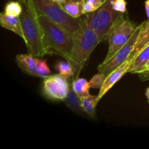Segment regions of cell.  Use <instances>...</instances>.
Returning <instances> with one entry per match:
<instances>
[{
  "mask_svg": "<svg viewBox=\"0 0 149 149\" xmlns=\"http://www.w3.org/2000/svg\"><path fill=\"white\" fill-rule=\"evenodd\" d=\"M22 5L20 23L24 34V42L28 53L35 58L46 55L43 43V31L39 20V15L30 0H17Z\"/></svg>",
  "mask_w": 149,
  "mask_h": 149,
  "instance_id": "6da1fadb",
  "label": "cell"
},
{
  "mask_svg": "<svg viewBox=\"0 0 149 149\" xmlns=\"http://www.w3.org/2000/svg\"><path fill=\"white\" fill-rule=\"evenodd\" d=\"M99 43L100 42L95 32L86 23L85 17H82L81 27L73 36V46L68 61L74 70V79L79 77L90 55Z\"/></svg>",
  "mask_w": 149,
  "mask_h": 149,
  "instance_id": "7a4b0ae2",
  "label": "cell"
},
{
  "mask_svg": "<svg viewBox=\"0 0 149 149\" xmlns=\"http://www.w3.org/2000/svg\"><path fill=\"white\" fill-rule=\"evenodd\" d=\"M43 31V43L46 55H58L66 61L69 60L73 38L57 23L47 16L39 15Z\"/></svg>",
  "mask_w": 149,
  "mask_h": 149,
  "instance_id": "3957f363",
  "label": "cell"
},
{
  "mask_svg": "<svg viewBox=\"0 0 149 149\" xmlns=\"http://www.w3.org/2000/svg\"><path fill=\"white\" fill-rule=\"evenodd\" d=\"M38 15H43L59 24L71 37L80 29L81 17L74 18L67 14L61 4L53 0H30Z\"/></svg>",
  "mask_w": 149,
  "mask_h": 149,
  "instance_id": "277c9868",
  "label": "cell"
},
{
  "mask_svg": "<svg viewBox=\"0 0 149 149\" xmlns=\"http://www.w3.org/2000/svg\"><path fill=\"white\" fill-rule=\"evenodd\" d=\"M123 14L113 8L111 0H106L100 8L88 13L84 17L86 23L95 32L100 42H102L107 41L111 29Z\"/></svg>",
  "mask_w": 149,
  "mask_h": 149,
  "instance_id": "5b68a950",
  "label": "cell"
},
{
  "mask_svg": "<svg viewBox=\"0 0 149 149\" xmlns=\"http://www.w3.org/2000/svg\"><path fill=\"white\" fill-rule=\"evenodd\" d=\"M137 27L138 26L136 23L130 20L127 16L125 14L122 15L109 32L107 39L109 49L103 61H109L116 52L127 43Z\"/></svg>",
  "mask_w": 149,
  "mask_h": 149,
  "instance_id": "8992f818",
  "label": "cell"
},
{
  "mask_svg": "<svg viewBox=\"0 0 149 149\" xmlns=\"http://www.w3.org/2000/svg\"><path fill=\"white\" fill-rule=\"evenodd\" d=\"M143 22L138 26L132 37L125 46L122 47L118 52H116L109 61H103L101 64L97 66V70L99 72L103 73L106 76L109 75L113 70L117 68L119 65L127 61L130 55L133 50V48L136 44L140 33L143 29Z\"/></svg>",
  "mask_w": 149,
  "mask_h": 149,
  "instance_id": "52a82bcc",
  "label": "cell"
},
{
  "mask_svg": "<svg viewBox=\"0 0 149 149\" xmlns=\"http://www.w3.org/2000/svg\"><path fill=\"white\" fill-rule=\"evenodd\" d=\"M67 79L60 74L44 78L43 94L51 100H64L70 90Z\"/></svg>",
  "mask_w": 149,
  "mask_h": 149,
  "instance_id": "ba28073f",
  "label": "cell"
},
{
  "mask_svg": "<svg viewBox=\"0 0 149 149\" xmlns=\"http://www.w3.org/2000/svg\"><path fill=\"white\" fill-rule=\"evenodd\" d=\"M130 63L129 61H125L124 63L119 65L117 68L113 70L112 72H111L109 75L106 76V78L105 79L104 83L101 88L100 89L99 94L97 95V98L100 100L109 91L111 88L125 75L126 73H127V70L129 68Z\"/></svg>",
  "mask_w": 149,
  "mask_h": 149,
  "instance_id": "9c48e42d",
  "label": "cell"
},
{
  "mask_svg": "<svg viewBox=\"0 0 149 149\" xmlns=\"http://www.w3.org/2000/svg\"><path fill=\"white\" fill-rule=\"evenodd\" d=\"M16 63L26 74L38 77L36 59L30 54H19L16 55Z\"/></svg>",
  "mask_w": 149,
  "mask_h": 149,
  "instance_id": "30bf717a",
  "label": "cell"
},
{
  "mask_svg": "<svg viewBox=\"0 0 149 149\" xmlns=\"http://www.w3.org/2000/svg\"><path fill=\"white\" fill-rule=\"evenodd\" d=\"M0 25L4 29L10 30L16 33L24 40V34L22 29L21 23L19 16H11L6 14L4 12L0 14Z\"/></svg>",
  "mask_w": 149,
  "mask_h": 149,
  "instance_id": "8fae6325",
  "label": "cell"
},
{
  "mask_svg": "<svg viewBox=\"0 0 149 149\" xmlns=\"http://www.w3.org/2000/svg\"><path fill=\"white\" fill-rule=\"evenodd\" d=\"M149 60V44L145 47L130 63L127 73L139 74L142 72L146 63Z\"/></svg>",
  "mask_w": 149,
  "mask_h": 149,
  "instance_id": "7c38bea8",
  "label": "cell"
},
{
  "mask_svg": "<svg viewBox=\"0 0 149 149\" xmlns=\"http://www.w3.org/2000/svg\"><path fill=\"white\" fill-rule=\"evenodd\" d=\"M85 0H64L61 6L64 11L74 18H79L83 15Z\"/></svg>",
  "mask_w": 149,
  "mask_h": 149,
  "instance_id": "4fadbf2b",
  "label": "cell"
},
{
  "mask_svg": "<svg viewBox=\"0 0 149 149\" xmlns=\"http://www.w3.org/2000/svg\"><path fill=\"white\" fill-rule=\"evenodd\" d=\"M63 101L73 112L79 115H81V116L86 115L85 112L84 111L82 107H81L80 97L77 95V93L73 90L72 85L70 87L69 91H68V94H67L66 97L64 99Z\"/></svg>",
  "mask_w": 149,
  "mask_h": 149,
  "instance_id": "5bb4252c",
  "label": "cell"
},
{
  "mask_svg": "<svg viewBox=\"0 0 149 149\" xmlns=\"http://www.w3.org/2000/svg\"><path fill=\"white\" fill-rule=\"evenodd\" d=\"M81 107L85 112L86 115L91 119H95L96 117V106L99 102L97 96L88 95L84 97H80Z\"/></svg>",
  "mask_w": 149,
  "mask_h": 149,
  "instance_id": "9a60e30c",
  "label": "cell"
},
{
  "mask_svg": "<svg viewBox=\"0 0 149 149\" xmlns=\"http://www.w3.org/2000/svg\"><path fill=\"white\" fill-rule=\"evenodd\" d=\"M72 88L79 97L90 95V83L84 78L77 77L74 79L72 82Z\"/></svg>",
  "mask_w": 149,
  "mask_h": 149,
  "instance_id": "2e32d148",
  "label": "cell"
},
{
  "mask_svg": "<svg viewBox=\"0 0 149 149\" xmlns=\"http://www.w3.org/2000/svg\"><path fill=\"white\" fill-rule=\"evenodd\" d=\"M55 68L58 71L59 74L64 78L67 79L74 77V70L73 66L68 61H59L55 65Z\"/></svg>",
  "mask_w": 149,
  "mask_h": 149,
  "instance_id": "e0dca14e",
  "label": "cell"
},
{
  "mask_svg": "<svg viewBox=\"0 0 149 149\" xmlns=\"http://www.w3.org/2000/svg\"><path fill=\"white\" fill-rule=\"evenodd\" d=\"M4 13L8 15L20 16L22 13V5L19 1H10L4 6Z\"/></svg>",
  "mask_w": 149,
  "mask_h": 149,
  "instance_id": "ac0fdd59",
  "label": "cell"
},
{
  "mask_svg": "<svg viewBox=\"0 0 149 149\" xmlns=\"http://www.w3.org/2000/svg\"><path fill=\"white\" fill-rule=\"evenodd\" d=\"M104 1L105 0H85L83 14L87 15L95 11L103 5Z\"/></svg>",
  "mask_w": 149,
  "mask_h": 149,
  "instance_id": "d6986e66",
  "label": "cell"
},
{
  "mask_svg": "<svg viewBox=\"0 0 149 149\" xmlns=\"http://www.w3.org/2000/svg\"><path fill=\"white\" fill-rule=\"evenodd\" d=\"M36 59V63H37V70H38V77L40 78H45L49 76L52 75L51 71L49 70V67L47 65L46 60H40Z\"/></svg>",
  "mask_w": 149,
  "mask_h": 149,
  "instance_id": "ffe728a7",
  "label": "cell"
},
{
  "mask_svg": "<svg viewBox=\"0 0 149 149\" xmlns=\"http://www.w3.org/2000/svg\"><path fill=\"white\" fill-rule=\"evenodd\" d=\"M106 78V74H103L101 72H99L98 74H95L93 78L89 81L90 83V88L94 89H100L104 83L105 79Z\"/></svg>",
  "mask_w": 149,
  "mask_h": 149,
  "instance_id": "44dd1931",
  "label": "cell"
},
{
  "mask_svg": "<svg viewBox=\"0 0 149 149\" xmlns=\"http://www.w3.org/2000/svg\"><path fill=\"white\" fill-rule=\"evenodd\" d=\"M113 8L121 13H127V2L125 0H111Z\"/></svg>",
  "mask_w": 149,
  "mask_h": 149,
  "instance_id": "7402d4cb",
  "label": "cell"
},
{
  "mask_svg": "<svg viewBox=\"0 0 149 149\" xmlns=\"http://www.w3.org/2000/svg\"><path fill=\"white\" fill-rule=\"evenodd\" d=\"M141 81H149V71H145L138 74Z\"/></svg>",
  "mask_w": 149,
  "mask_h": 149,
  "instance_id": "603a6c76",
  "label": "cell"
},
{
  "mask_svg": "<svg viewBox=\"0 0 149 149\" xmlns=\"http://www.w3.org/2000/svg\"><path fill=\"white\" fill-rule=\"evenodd\" d=\"M145 8L146 12L147 17H148V20H149V0H146L145 1Z\"/></svg>",
  "mask_w": 149,
  "mask_h": 149,
  "instance_id": "cb8c5ba5",
  "label": "cell"
},
{
  "mask_svg": "<svg viewBox=\"0 0 149 149\" xmlns=\"http://www.w3.org/2000/svg\"><path fill=\"white\" fill-rule=\"evenodd\" d=\"M149 71V60H148V62L146 63L145 66H144L143 69V71ZM143 71H142V72H143Z\"/></svg>",
  "mask_w": 149,
  "mask_h": 149,
  "instance_id": "d4e9b609",
  "label": "cell"
},
{
  "mask_svg": "<svg viewBox=\"0 0 149 149\" xmlns=\"http://www.w3.org/2000/svg\"><path fill=\"white\" fill-rule=\"evenodd\" d=\"M146 95L147 99H148V103H149V87L146 90Z\"/></svg>",
  "mask_w": 149,
  "mask_h": 149,
  "instance_id": "484cf974",
  "label": "cell"
},
{
  "mask_svg": "<svg viewBox=\"0 0 149 149\" xmlns=\"http://www.w3.org/2000/svg\"><path fill=\"white\" fill-rule=\"evenodd\" d=\"M144 27H149V20H146V21H144Z\"/></svg>",
  "mask_w": 149,
  "mask_h": 149,
  "instance_id": "4316f807",
  "label": "cell"
},
{
  "mask_svg": "<svg viewBox=\"0 0 149 149\" xmlns=\"http://www.w3.org/2000/svg\"><path fill=\"white\" fill-rule=\"evenodd\" d=\"M54 1H55V2H57V3H58V4H61V3L63 2V1H64V0H53Z\"/></svg>",
  "mask_w": 149,
  "mask_h": 149,
  "instance_id": "83f0119b",
  "label": "cell"
},
{
  "mask_svg": "<svg viewBox=\"0 0 149 149\" xmlns=\"http://www.w3.org/2000/svg\"><path fill=\"white\" fill-rule=\"evenodd\" d=\"M105 1H106V0H105Z\"/></svg>",
  "mask_w": 149,
  "mask_h": 149,
  "instance_id": "f1b7e54d",
  "label": "cell"
}]
</instances>
